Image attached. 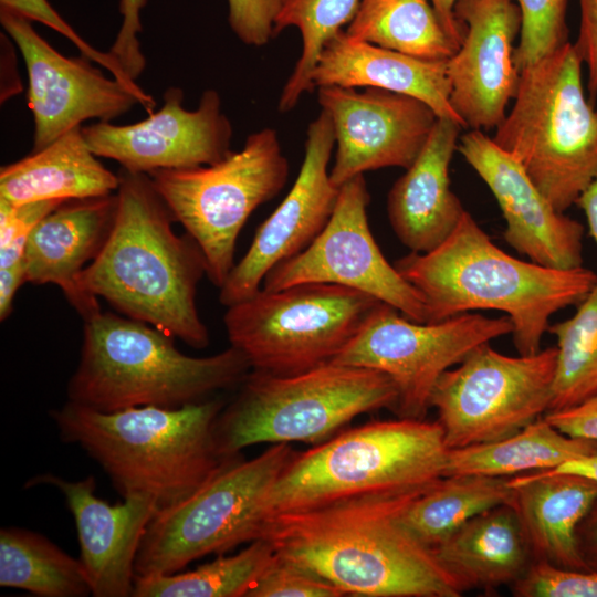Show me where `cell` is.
I'll return each instance as SVG.
<instances>
[{"label": "cell", "instance_id": "7bdbcfd3", "mask_svg": "<svg viewBox=\"0 0 597 597\" xmlns=\"http://www.w3.org/2000/svg\"><path fill=\"white\" fill-rule=\"evenodd\" d=\"M544 417L569 437L597 442V396L575 407L547 412Z\"/></svg>", "mask_w": 597, "mask_h": 597}, {"label": "cell", "instance_id": "4316f807", "mask_svg": "<svg viewBox=\"0 0 597 597\" xmlns=\"http://www.w3.org/2000/svg\"><path fill=\"white\" fill-rule=\"evenodd\" d=\"M118 184L87 146L82 126L0 169V198L13 205L107 196Z\"/></svg>", "mask_w": 597, "mask_h": 597}, {"label": "cell", "instance_id": "4fadbf2b", "mask_svg": "<svg viewBox=\"0 0 597 597\" xmlns=\"http://www.w3.org/2000/svg\"><path fill=\"white\" fill-rule=\"evenodd\" d=\"M507 316L464 313L434 323H420L380 303L332 363L379 370L397 389L394 412L425 419L439 378L474 348L512 334Z\"/></svg>", "mask_w": 597, "mask_h": 597}, {"label": "cell", "instance_id": "e575fe53", "mask_svg": "<svg viewBox=\"0 0 597 597\" xmlns=\"http://www.w3.org/2000/svg\"><path fill=\"white\" fill-rule=\"evenodd\" d=\"M521 13L514 63L521 72L568 41V0H514Z\"/></svg>", "mask_w": 597, "mask_h": 597}, {"label": "cell", "instance_id": "44dd1931", "mask_svg": "<svg viewBox=\"0 0 597 597\" xmlns=\"http://www.w3.org/2000/svg\"><path fill=\"white\" fill-rule=\"evenodd\" d=\"M57 489L73 515L80 543V561L95 597H130L135 586V563L146 528L160 509L145 495L123 498L111 504L100 499L93 475L69 481L44 473L31 478L25 488Z\"/></svg>", "mask_w": 597, "mask_h": 597}, {"label": "cell", "instance_id": "7dc6e473", "mask_svg": "<svg viewBox=\"0 0 597 597\" xmlns=\"http://www.w3.org/2000/svg\"><path fill=\"white\" fill-rule=\"evenodd\" d=\"M576 205L585 213L589 234L597 244V178L579 196Z\"/></svg>", "mask_w": 597, "mask_h": 597}, {"label": "cell", "instance_id": "ab89813d", "mask_svg": "<svg viewBox=\"0 0 597 597\" xmlns=\"http://www.w3.org/2000/svg\"><path fill=\"white\" fill-rule=\"evenodd\" d=\"M229 24L241 42L263 46L274 38L281 0H228Z\"/></svg>", "mask_w": 597, "mask_h": 597}, {"label": "cell", "instance_id": "3957f363", "mask_svg": "<svg viewBox=\"0 0 597 597\" xmlns=\"http://www.w3.org/2000/svg\"><path fill=\"white\" fill-rule=\"evenodd\" d=\"M394 265L422 296L428 323L476 310L503 312L520 355L541 350L551 316L577 305L597 283L584 266L554 269L507 254L467 210L438 247L410 252Z\"/></svg>", "mask_w": 597, "mask_h": 597}, {"label": "cell", "instance_id": "ac0fdd59", "mask_svg": "<svg viewBox=\"0 0 597 597\" xmlns=\"http://www.w3.org/2000/svg\"><path fill=\"white\" fill-rule=\"evenodd\" d=\"M334 146L333 123L322 109L307 127L297 178L220 287L222 305L229 307L254 295L274 266L305 250L325 228L339 192L328 171Z\"/></svg>", "mask_w": 597, "mask_h": 597}, {"label": "cell", "instance_id": "f6af8a7d", "mask_svg": "<svg viewBox=\"0 0 597 597\" xmlns=\"http://www.w3.org/2000/svg\"><path fill=\"white\" fill-rule=\"evenodd\" d=\"M27 281L24 261L0 269V318L4 321L12 312L13 301L20 286Z\"/></svg>", "mask_w": 597, "mask_h": 597}, {"label": "cell", "instance_id": "ffe728a7", "mask_svg": "<svg viewBox=\"0 0 597 597\" xmlns=\"http://www.w3.org/2000/svg\"><path fill=\"white\" fill-rule=\"evenodd\" d=\"M457 150L496 199L516 252L548 268L583 266L584 227L558 211L516 159L480 129L462 135Z\"/></svg>", "mask_w": 597, "mask_h": 597}, {"label": "cell", "instance_id": "b9f144b4", "mask_svg": "<svg viewBox=\"0 0 597 597\" xmlns=\"http://www.w3.org/2000/svg\"><path fill=\"white\" fill-rule=\"evenodd\" d=\"M579 1V29L574 45L587 67L588 98L591 103L597 97V0Z\"/></svg>", "mask_w": 597, "mask_h": 597}, {"label": "cell", "instance_id": "2e32d148", "mask_svg": "<svg viewBox=\"0 0 597 597\" xmlns=\"http://www.w3.org/2000/svg\"><path fill=\"white\" fill-rule=\"evenodd\" d=\"M163 98L161 108L140 122L82 126L87 146L95 156L143 174L212 165L232 151V127L218 92L205 91L193 111L184 107L179 87L167 88Z\"/></svg>", "mask_w": 597, "mask_h": 597}, {"label": "cell", "instance_id": "7c38bea8", "mask_svg": "<svg viewBox=\"0 0 597 597\" xmlns=\"http://www.w3.org/2000/svg\"><path fill=\"white\" fill-rule=\"evenodd\" d=\"M556 347L507 356L482 344L439 378L430 407L448 449L510 437L545 416L552 401Z\"/></svg>", "mask_w": 597, "mask_h": 597}, {"label": "cell", "instance_id": "d6a6232c", "mask_svg": "<svg viewBox=\"0 0 597 597\" xmlns=\"http://www.w3.org/2000/svg\"><path fill=\"white\" fill-rule=\"evenodd\" d=\"M556 338V370L551 411L597 396V283L567 320L549 325Z\"/></svg>", "mask_w": 597, "mask_h": 597}, {"label": "cell", "instance_id": "5b68a950", "mask_svg": "<svg viewBox=\"0 0 597 597\" xmlns=\"http://www.w3.org/2000/svg\"><path fill=\"white\" fill-rule=\"evenodd\" d=\"M250 370L247 358L232 346L207 357L188 356L167 333L101 311L84 321L67 401L103 412L180 408L241 385Z\"/></svg>", "mask_w": 597, "mask_h": 597}, {"label": "cell", "instance_id": "484cf974", "mask_svg": "<svg viewBox=\"0 0 597 597\" xmlns=\"http://www.w3.org/2000/svg\"><path fill=\"white\" fill-rule=\"evenodd\" d=\"M463 593L513 586L533 558L513 506L492 507L430 549Z\"/></svg>", "mask_w": 597, "mask_h": 597}, {"label": "cell", "instance_id": "836d02e7", "mask_svg": "<svg viewBox=\"0 0 597 597\" xmlns=\"http://www.w3.org/2000/svg\"><path fill=\"white\" fill-rule=\"evenodd\" d=\"M360 0H281L274 22V36L287 27L302 35V52L286 81L279 111L290 112L302 95L315 87L312 75L325 44L355 17Z\"/></svg>", "mask_w": 597, "mask_h": 597}, {"label": "cell", "instance_id": "d4e9b609", "mask_svg": "<svg viewBox=\"0 0 597 597\" xmlns=\"http://www.w3.org/2000/svg\"><path fill=\"white\" fill-rule=\"evenodd\" d=\"M312 81L314 87H376L409 95L428 104L438 117L464 127L450 103L447 61L413 57L355 40L342 30L325 44Z\"/></svg>", "mask_w": 597, "mask_h": 597}, {"label": "cell", "instance_id": "8fae6325", "mask_svg": "<svg viewBox=\"0 0 597 597\" xmlns=\"http://www.w3.org/2000/svg\"><path fill=\"white\" fill-rule=\"evenodd\" d=\"M289 171L277 133L266 127L216 164L148 175L174 220L200 247L207 275L220 289L235 264L241 229L259 206L284 188Z\"/></svg>", "mask_w": 597, "mask_h": 597}, {"label": "cell", "instance_id": "ee69618b", "mask_svg": "<svg viewBox=\"0 0 597 597\" xmlns=\"http://www.w3.org/2000/svg\"><path fill=\"white\" fill-rule=\"evenodd\" d=\"M576 536L582 558L590 570L597 572V500L580 521Z\"/></svg>", "mask_w": 597, "mask_h": 597}, {"label": "cell", "instance_id": "9c48e42d", "mask_svg": "<svg viewBox=\"0 0 597 597\" xmlns=\"http://www.w3.org/2000/svg\"><path fill=\"white\" fill-rule=\"evenodd\" d=\"M294 452L275 443L250 460L239 455L190 496L159 509L143 536L136 575L175 574L261 538L270 492Z\"/></svg>", "mask_w": 597, "mask_h": 597}, {"label": "cell", "instance_id": "c3c4849f", "mask_svg": "<svg viewBox=\"0 0 597 597\" xmlns=\"http://www.w3.org/2000/svg\"><path fill=\"white\" fill-rule=\"evenodd\" d=\"M551 471L576 473L597 481V451L588 455L567 461L566 463L556 469H552Z\"/></svg>", "mask_w": 597, "mask_h": 597}, {"label": "cell", "instance_id": "60d3db41", "mask_svg": "<svg viewBox=\"0 0 597 597\" xmlns=\"http://www.w3.org/2000/svg\"><path fill=\"white\" fill-rule=\"evenodd\" d=\"M146 3L147 0H119L123 23L108 51L134 81L146 66L138 40V33L142 31L139 14Z\"/></svg>", "mask_w": 597, "mask_h": 597}, {"label": "cell", "instance_id": "cb8c5ba5", "mask_svg": "<svg viewBox=\"0 0 597 597\" xmlns=\"http://www.w3.org/2000/svg\"><path fill=\"white\" fill-rule=\"evenodd\" d=\"M511 504L533 562L590 570L580 556L576 531L597 500V481L551 470L510 478Z\"/></svg>", "mask_w": 597, "mask_h": 597}, {"label": "cell", "instance_id": "7a4b0ae2", "mask_svg": "<svg viewBox=\"0 0 597 597\" xmlns=\"http://www.w3.org/2000/svg\"><path fill=\"white\" fill-rule=\"evenodd\" d=\"M117 175L115 221L97 256L78 275L80 290L193 348L207 347L209 332L196 304L198 284L207 275L200 247L188 233L174 232V217L148 174L121 168Z\"/></svg>", "mask_w": 597, "mask_h": 597}, {"label": "cell", "instance_id": "74e56055", "mask_svg": "<svg viewBox=\"0 0 597 597\" xmlns=\"http://www.w3.org/2000/svg\"><path fill=\"white\" fill-rule=\"evenodd\" d=\"M63 202L64 200H43L13 205L0 198V269L24 261V251L32 230Z\"/></svg>", "mask_w": 597, "mask_h": 597}, {"label": "cell", "instance_id": "f35d334b", "mask_svg": "<svg viewBox=\"0 0 597 597\" xmlns=\"http://www.w3.org/2000/svg\"><path fill=\"white\" fill-rule=\"evenodd\" d=\"M0 7L10 9L30 21H36L67 38L78 48L82 55L100 64L124 85L139 92L140 87L123 70L109 52H101L91 46L76 31L52 8L48 0H0Z\"/></svg>", "mask_w": 597, "mask_h": 597}, {"label": "cell", "instance_id": "4dcf8cb0", "mask_svg": "<svg viewBox=\"0 0 597 597\" xmlns=\"http://www.w3.org/2000/svg\"><path fill=\"white\" fill-rule=\"evenodd\" d=\"M0 586L39 597L92 595L80 558L42 534L13 526L0 531Z\"/></svg>", "mask_w": 597, "mask_h": 597}, {"label": "cell", "instance_id": "5bb4252c", "mask_svg": "<svg viewBox=\"0 0 597 597\" xmlns=\"http://www.w3.org/2000/svg\"><path fill=\"white\" fill-rule=\"evenodd\" d=\"M369 192L364 175L339 187L334 211L322 232L302 252L274 266L262 289L274 291L302 283H331L362 291L428 323L420 293L390 264L370 231Z\"/></svg>", "mask_w": 597, "mask_h": 597}, {"label": "cell", "instance_id": "277c9868", "mask_svg": "<svg viewBox=\"0 0 597 597\" xmlns=\"http://www.w3.org/2000/svg\"><path fill=\"white\" fill-rule=\"evenodd\" d=\"M220 398L180 408L103 412L71 401L51 411L61 439L81 447L123 498L145 495L160 509L190 496L237 457L223 455L216 427Z\"/></svg>", "mask_w": 597, "mask_h": 597}, {"label": "cell", "instance_id": "1f68e13d", "mask_svg": "<svg viewBox=\"0 0 597 597\" xmlns=\"http://www.w3.org/2000/svg\"><path fill=\"white\" fill-rule=\"evenodd\" d=\"M275 556L265 538H258L234 555L197 568L168 575L135 576L134 597H245Z\"/></svg>", "mask_w": 597, "mask_h": 597}, {"label": "cell", "instance_id": "52a82bcc", "mask_svg": "<svg viewBox=\"0 0 597 597\" xmlns=\"http://www.w3.org/2000/svg\"><path fill=\"white\" fill-rule=\"evenodd\" d=\"M583 65L567 42L523 69L492 138L561 212L597 178V109L584 91Z\"/></svg>", "mask_w": 597, "mask_h": 597}, {"label": "cell", "instance_id": "83f0119b", "mask_svg": "<svg viewBox=\"0 0 597 597\" xmlns=\"http://www.w3.org/2000/svg\"><path fill=\"white\" fill-rule=\"evenodd\" d=\"M597 451V442L569 437L545 417L504 439L448 449L443 476L474 474L512 478L556 469Z\"/></svg>", "mask_w": 597, "mask_h": 597}, {"label": "cell", "instance_id": "ba28073f", "mask_svg": "<svg viewBox=\"0 0 597 597\" xmlns=\"http://www.w3.org/2000/svg\"><path fill=\"white\" fill-rule=\"evenodd\" d=\"M397 389L371 368L327 363L294 375L250 371L221 410L216 437L220 452L240 455L259 443H321L357 416L394 410Z\"/></svg>", "mask_w": 597, "mask_h": 597}, {"label": "cell", "instance_id": "6da1fadb", "mask_svg": "<svg viewBox=\"0 0 597 597\" xmlns=\"http://www.w3.org/2000/svg\"><path fill=\"white\" fill-rule=\"evenodd\" d=\"M430 486L270 515L261 537L344 596L459 597L462 591L431 551L397 523Z\"/></svg>", "mask_w": 597, "mask_h": 597}, {"label": "cell", "instance_id": "603a6c76", "mask_svg": "<svg viewBox=\"0 0 597 597\" xmlns=\"http://www.w3.org/2000/svg\"><path fill=\"white\" fill-rule=\"evenodd\" d=\"M462 128L453 119L438 117L420 154L388 192L391 229L410 252L425 253L438 247L465 211L449 177Z\"/></svg>", "mask_w": 597, "mask_h": 597}, {"label": "cell", "instance_id": "bcb514c9", "mask_svg": "<svg viewBox=\"0 0 597 597\" xmlns=\"http://www.w3.org/2000/svg\"><path fill=\"white\" fill-rule=\"evenodd\" d=\"M457 1L458 0H430L447 31L461 43L465 30L464 25L457 20L454 14Z\"/></svg>", "mask_w": 597, "mask_h": 597}, {"label": "cell", "instance_id": "30bf717a", "mask_svg": "<svg viewBox=\"0 0 597 597\" xmlns=\"http://www.w3.org/2000/svg\"><path fill=\"white\" fill-rule=\"evenodd\" d=\"M362 291L331 283L260 289L227 307L230 346L251 370L294 375L331 363L380 304Z\"/></svg>", "mask_w": 597, "mask_h": 597}, {"label": "cell", "instance_id": "f1b7e54d", "mask_svg": "<svg viewBox=\"0 0 597 597\" xmlns=\"http://www.w3.org/2000/svg\"><path fill=\"white\" fill-rule=\"evenodd\" d=\"M510 478L474 474L447 475L415 498L397 516L413 540L431 549L472 517L510 503Z\"/></svg>", "mask_w": 597, "mask_h": 597}, {"label": "cell", "instance_id": "e0dca14e", "mask_svg": "<svg viewBox=\"0 0 597 597\" xmlns=\"http://www.w3.org/2000/svg\"><path fill=\"white\" fill-rule=\"evenodd\" d=\"M322 109L332 119L336 154L329 170L341 187L365 171L412 165L438 119L425 102L376 87H317Z\"/></svg>", "mask_w": 597, "mask_h": 597}, {"label": "cell", "instance_id": "d6986e66", "mask_svg": "<svg viewBox=\"0 0 597 597\" xmlns=\"http://www.w3.org/2000/svg\"><path fill=\"white\" fill-rule=\"evenodd\" d=\"M454 14L465 32L447 61L451 106L465 128H496L520 82L514 63L520 9L514 0H458Z\"/></svg>", "mask_w": 597, "mask_h": 597}, {"label": "cell", "instance_id": "f546056e", "mask_svg": "<svg viewBox=\"0 0 597 597\" xmlns=\"http://www.w3.org/2000/svg\"><path fill=\"white\" fill-rule=\"evenodd\" d=\"M345 33L430 61H448L461 45L447 31L430 0H360Z\"/></svg>", "mask_w": 597, "mask_h": 597}, {"label": "cell", "instance_id": "8d00e7d4", "mask_svg": "<svg viewBox=\"0 0 597 597\" xmlns=\"http://www.w3.org/2000/svg\"><path fill=\"white\" fill-rule=\"evenodd\" d=\"M512 591L517 597H597V572L533 562Z\"/></svg>", "mask_w": 597, "mask_h": 597}, {"label": "cell", "instance_id": "8992f818", "mask_svg": "<svg viewBox=\"0 0 597 597\" xmlns=\"http://www.w3.org/2000/svg\"><path fill=\"white\" fill-rule=\"evenodd\" d=\"M447 452L437 420L398 417L348 429L294 452L270 492L268 517L430 486L443 476Z\"/></svg>", "mask_w": 597, "mask_h": 597}, {"label": "cell", "instance_id": "d590c367", "mask_svg": "<svg viewBox=\"0 0 597 597\" xmlns=\"http://www.w3.org/2000/svg\"><path fill=\"white\" fill-rule=\"evenodd\" d=\"M343 593L303 566L275 553L245 597H341Z\"/></svg>", "mask_w": 597, "mask_h": 597}, {"label": "cell", "instance_id": "9a60e30c", "mask_svg": "<svg viewBox=\"0 0 597 597\" xmlns=\"http://www.w3.org/2000/svg\"><path fill=\"white\" fill-rule=\"evenodd\" d=\"M0 22L19 48L28 72V104L34 119L36 151L86 119L109 122L144 102L115 77H106L88 57L54 50L21 14L0 7Z\"/></svg>", "mask_w": 597, "mask_h": 597}, {"label": "cell", "instance_id": "7402d4cb", "mask_svg": "<svg viewBox=\"0 0 597 597\" xmlns=\"http://www.w3.org/2000/svg\"><path fill=\"white\" fill-rule=\"evenodd\" d=\"M116 210V192L66 200L34 227L25 247L27 281L60 286L83 321L102 310L82 293L77 277L105 244Z\"/></svg>", "mask_w": 597, "mask_h": 597}]
</instances>
